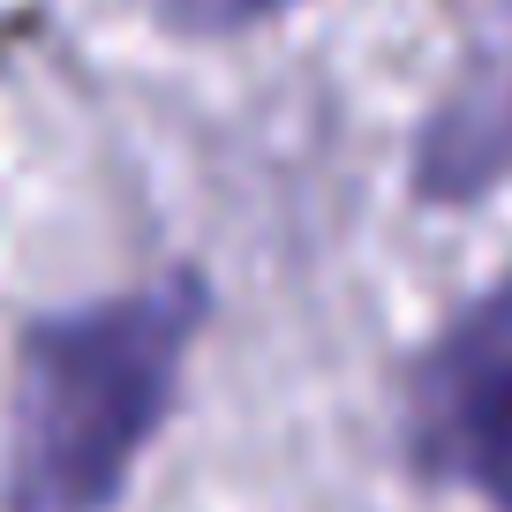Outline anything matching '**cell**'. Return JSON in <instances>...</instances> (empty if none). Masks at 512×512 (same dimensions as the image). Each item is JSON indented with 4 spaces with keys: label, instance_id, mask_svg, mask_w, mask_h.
Segmentation results:
<instances>
[{
    "label": "cell",
    "instance_id": "obj_1",
    "mask_svg": "<svg viewBox=\"0 0 512 512\" xmlns=\"http://www.w3.org/2000/svg\"><path fill=\"white\" fill-rule=\"evenodd\" d=\"M204 324V287H144L53 317L23 339L8 415V512H106L128 460L174 400L181 354Z\"/></svg>",
    "mask_w": 512,
    "mask_h": 512
},
{
    "label": "cell",
    "instance_id": "obj_2",
    "mask_svg": "<svg viewBox=\"0 0 512 512\" xmlns=\"http://www.w3.org/2000/svg\"><path fill=\"white\" fill-rule=\"evenodd\" d=\"M430 437L497 512H512V287L490 294L437 354Z\"/></svg>",
    "mask_w": 512,
    "mask_h": 512
},
{
    "label": "cell",
    "instance_id": "obj_3",
    "mask_svg": "<svg viewBox=\"0 0 512 512\" xmlns=\"http://www.w3.org/2000/svg\"><path fill=\"white\" fill-rule=\"evenodd\" d=\"M174 8L181 31H241V23L272 16V8H287V0H166Z\"/></svg>",
    "mask_w": 512,
    "mask_h": 512
}]
</instances>
